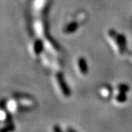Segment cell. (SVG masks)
Returning <instances> with one entry per match:
<instances>
[{
	"mask_svg": "<svg viewBox=\"0 0 132 132\" xmlns=\"http://www.w3.org/2000/svg\"><path fill=\"white\" fill-rule=\"evenodd\" d=\"M107 36L116 53L119 55L124 54L127 51V39L124 35L118 33L115 30L111 29L108 30Z\"/></svg>",
	"mask_w": 132,
	"mask_h": 132,
	"instance_id": "cell-1",
	"label": "cell"
},
{
	"mask_svg": "<svg viewBox=\"0 0 132 132\" xmlns=\"http://www.w3.org/2000/svg\"><path fill=\"white\" fill-rule=\"evenodd\" d=\"M55 80L56 83V85L59 89L60 93L61 96L64 98H69L71 96V91L68 86L67 83L65 82L64 78L63 77V74L61 72H56L55 74Z\"/></svg>",
	"mask_w": 132,
	"mask_h": 132,
	"instance_id": "cell-2",
	"label": "cell"
},
{
	"mask_svg": "<svg viewBox=\"0 0 132 132\" xmlns=\"http://www.w3.org/2000/svg\"><path fill=\"white\" fill-rule=\"evenodd\" d=\"M77 72H79L80 75L81 76H85L88 73V64L85 60V58L84 57H79L77 61Z\"/></svg>",
	"mask_w": 132,
	"mask_h": 132,
	"instance_id": "cell-3",
	"label": "cell"
},
{
	"mask_svg": "<svg viewBox=\"0 0 132 132\" xmlns=\"http://www.w3.org/2000/svg\"><path fill=\"white\" fill-rule=\"evenodd\" d=\"M80 23L76 21V20H74L72 22H70L69 23H68L67 25H66L64 26V28L63 29V32L66 34H73L77 31V30L79 28L80 26Z\"/></svg>",
	"mask_w": 132,
	"mask_h": 132,
	"instance_id": "cell-4",
	"label": "cell"
},
{
	"mask_svg": "<svg viewBox=\"0 0 132 132\" xmlns=\"http://www.w3.org/2000/svg\"><path fill=\"white\" fill-rule=\"evenodd\" d=\"M100 95L102 98L108 100L109 99L112 95V89L108 85H103L100 89Z\"/></svg>",
	"mask_w": 132,
	"mask_h": 132,
	"instance_id": "cell-5",
	"label": "cell"
},
{
	"mask_svg": "<svg viewBox=\"0 0 132 132\" xmlns=\"http://www.w3.org/2000/svg\"><path fill=\"white\" fill-rule=\"evenodd\" d=\"M44 48L43 42L42 40H37L34 44V52L36 55H39L42 53Z\"/></svg>",
	"mask_w": 132,
	"mask_h": 132,
	"instance_id": "cell-6",
	"label": "cell"
},
{
	"mask_svg": "<svg viewBox=\"0 0 132 132\" xmlns=\"http://www.w3.org/2000/svg\"><path fill=\"white\" fill-rule=\"evenodd\" d=\"M114 100L116 103H119V104H122V103H124L127 101V96L126 93H122V92H117L114 96Z\"/></svg>",
	"mask_w": 132,
	"mask_h": 132,
	"instance_id": "cell-7",
	"label": "cell"
},
{
	"mask_svg": "<svg viewBox=\"0 0 132 132\" xmlns=\"http://www.w3.org/2000/svg\"><path fill=\"white\" fill-rule=\"evenodd\" d=\"M86 19H87V14H86L85 12H80V13H78L77 17H76V18H75V20L77 21L80 24L84 23V22L86 21Z\"/></svg>",
	"mask_w": 132,
	"mask_h": 132,
	"instance_id": "cell-8",
	"label": "cell"
},
{
	"mask_svg": "<svg viewBox=\"0 0 132 132\" xmlns=\"http://www.w3.org/2000/svg\"><path fill=\"white\" fill-rule=\"evenodd\" d=\"M117 92H122V93H127L130 90V88L125 84H119V85L116 88Z\"/></svg>",
	"mask_w": 132,
	"mask_h": 132,
	"instance_id": "cell-9",
	"label": "cell"
},
{
	"mask_svg": "<svg viewBox=\"0 0 132 132\" xmlns=\"http://www.w3.org/2000/svg\"><path fill=\"white\" fill-rule=\"evenodd\" d=\"M128 60L132 63V53H130V55H129V56H128Z\"/></svg>",
	"mask_w": 132,
	"mask_h": 132,
	"instance_id": "cell-10",
	"label": "cell"
}]
</instances>
